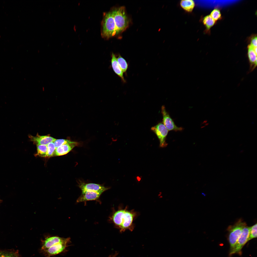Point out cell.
Returning <instances> with one entry per match:
<instances>
[{"label":"cell","mask_w":257,"mask_h":257,"mask_svg":"<svg viewBox=\"0 0 257 257\" xmlns=\"http://www.w3.org/2000/svg\"><path fill=\"white\" fill-rule=\"evenodd\" d=\"M0 257H20L18 251L14 250L0 251Z\"/></svg>","instance_id":"e0dca14e"},{"label":"cell","mask_w":257,"mask_h":257,"mask_svg":"<svg viewBox=\"0 0 257 257\" xmlns=\"http://www.w3.org/2000/svg\"><path fill=\"white\" fill-rule=\"evenodd\" d=\"M71 141L67 139H56L54 142L56 148L64 144L69 143L71 142Z\"/></svg>","instance_id":"cb8c5ba5"},{"label":"cell","mask_w":257,"mask_h":257,"mask_svg":"<svg viewBox=\"0 0 257 257\" xmlns=\"http://www.w3.org/2000/svg\"><path fill=\"white\" fill-rule=\"evenodd\" d=\"M257 37L255 36L252 39L250 44L253 47H257Z\"/></svg>","instance_id":"d4e9b609"},{"label":"cell","mask_w":257,"mask_h":257,"mask_svg":"<svg viewBox=\"0 0 257 257\" xmlns=\"http://www.w3.org/2000/svg\"><path fill=\"white\" fill-rule=\"evenodd\" d=\"M36 146L37 151L36 155L42 157H46L47 150V145H38Z\"/></svg>","instance_id":"ffe728a7"},{"label":"cell","mask_w":257,"mask_h":257,"mask_svg":"<svg viewBox=\"0 0 257 257\" xmlns=\"http://www.w3.org/2000/svg\"><path fill=\"white\" fill-rule=\"evenodd\" d=\"M47 150L46 157L54 156L56 148L54 142H50L47 145Z\"/></svg>","instance_id":"44dd1931"},{"label":"cell","mask_w":257,"mask_h":257,"mask_svg":"<svg viewBox=\"0 0 257 257\" xmlns=\"http://www.w3.org/2000/svg\"><path fill=\"white\" fill-rule=\"evenodd\" d=\"M250 227L247 226L243 229L241 233L233 248L230 251V254L240 253L246 243L248 241Z\"/></svg>","instance_id":"8992f818"},{"label":"cell","mask_w":257,"mask_h":257,"mask_svg":"<svg viewBox=\"0 0 257 257\" xmlns=\"http://www.w3.org/2000/svg\"><path fill=\"white\" fill-rule=\"evenodd\" d=\"M250 44L248 46V55L250 62L255 66L257 64V54L254 51L253 47Z\"/></svg>","instance_id":"2e32d148"},{"label":"cell","mask_w":257,"mask_h":257,"mask_svg":"<svg viewBox=\"0 0 257 257\" xmlns=\"http://www.w3.org/2000/svg\"><path fill=\"white\" fill-rule=\"evenodd\" d=\"M138 215L134 210H129L127 207L124 208L120 207L117 210L114 211L110 219L121 232L127 229L132 231L134 227L133 221Z\"/></svg>","instance_id":"6da1fadb"},{"label":"cell","mask_w":257,"mask_h":257,"mask_svg":"<svg viewBox=\"0 0 257 257\" xmlns=\"http://www.w3.org/2000/svg\"><path fill=\"white\" fill-rule=\"evenodd\" d=\"M101 194L100 193L92 191H82L81 195L78 198L76 202L79 203L97 200Z\"/></svg>","instance_id":"7c38bea8"},{"label":"cell","mask_w":257,"mask_h":257,"mask_svg":"<svg viewBox=\"0 0 257 257\" xmlns=\"http://www.w3.org/2000/svg\"><path fill=\"white\" fill-rule=\"evenodd\" d=\"M30 141L36 145H47L49 143L54 142L56 139L49 135L41 136L38 133L35 136L31 135H29Z\"/></svg>","instance_id":"8fae6325"},{"label":"cell","mask_w":257,"mask_h":257,"mask_svg":"<svg viewBox=\"0 0 257 257\" xmlns=\"http://www.w3.org/2000/svg\"><path fill=\"white\" fill-rule=\"evenodd\" d=\"M78 186L81 189L82 191H92L97 192L102 194L104 192L107 190L108 188L102 185L94 183H85L80 182L78 183Z\"/></svg>","instance_id":"9c48e42d"},{"label":"cell","mask_w":257,"mask_h":257,"mask_svg":"<svg viewBox=\"0 0 257 257\" xmlns=\"http://www.w3.org/2000/svg\"><path fill=\"white\" fill-rule=\"evenodd\" d=\"M210 15L215 21L220 18L221 14L219 10L217 9L213 10L211 12Z\"/></svg>","instance_id":"603a6c76"},{"label":"cell","mask_w":257,"mask_h":257,"mask_svg":"<svg viewBox=\"0 0 257 257\" xmlns=\"http://www.w3.org/2000/svg\"><path fill=\"white\" fill-rule=\"evenodd\" d=\"M257 237V223L250 227L248 241Z\"/></svg>","instance_id":"7402d4cb"},{"label":"cell","mask_w":257,"mask_h":257,"mask_svg":"<svg viewBox=\"0 0 257 257\" xmlns=\"http://www.w3.org/2000/svg\"><path fill=\"white\" fill-rule=\"evenodd\" d=\"M151 129L157 135L160 142V147L163 148L166 147L167 143L166 142V137L168 131L162 123H160L153 127Z\"/></svg>","instance_id":"52a82bcc"},{"label":"cell","mask_w":257,"mask_h":257,"mask_svg":"<svg viewBox=\"0 0 257 257\" xmlns=\"http://www.w3.org/2000/svg\"><path fill=\"white\" fill-rule=\"evenodd\" d=\"M215 21L210 15L205 16L203 20V23L208 30L215 23Z\"/></svg>","instance_id":"d6986e66"},{"label":"cell","mask_w":257,"mask_h":257,"mask_svg":"<svg viewBox=\"0 0 257 257\" xmlns=\"http://www.w3.org/2000/svg\"><path fill=\"white\" fill-rule=\"evenodd\" d=\"M180 4L181 7L188 12L192 11L195 6L194 2L192 0H182Z\"/></svg>","instance_id":"9a60e30c"},{"label":"cell","mask_w":257,"mask_h":257,"mask_svg":"<svg viewBox=\"0 0 257 257\" xmlns=\"http://www.w3.org/2000/svg\"><path fill=\"white\" fill-rule=\"evenodd\" d=\"M79 143L71 141L70 143L61 146L56 149L54 156H58L65 155L70 152L74 148L77 146Z\"/></svg>","instance_id":"4fadbf2b"},{"label":"cell","mask_w":257,"mask_h":257,"mask_svg":"<svg viewBox=\"0 0 257 257\" xmlns=\"http://www.w3.org/2000/svg\"><path fill=\"white\" fill-rule=\"evenodd\" d=\"M117 255L116 254L113 255H110L109 257H117Z\"/></svg>","instance_id":"484cf974"},{"label":"cell","mask_w":257,"mask_h":257,"mask_svg":"<svg viewBox=\"0 0 257 257\" xmlns=\"http://www.w3.org/2000/svg\"><path fill=\"white\" fill-rule=\"evenodd\" d=\"M113 15L117 35L124 31L128 27L129 20L124 6L115 8L111 11Z\"/></svg>","instance_id":"7a4b0ae2"},{"label":"cell","mask_w":257,"mask_h":257,"mask_svg":"<svg viewBox=\"0 0 257 257\" xmlns=\"http://www.w3.org/2000/svg\"><path fill=\"white\" fill-rule=\"evenodd\" d=\"M66 238L57 236H47L41 240V247L40 251L48 249L55 245L65 240Z\"/></svg>","instance_id":"30bf717a"},{"label":"cell","mask_w":257,"mask_h":257,"mask_svg":"<svg viewBox=\"0 0 257 257\" xmlns=\"http://www.w3.org/2000/svg\"><path fill=\"white\" fill-rule=\"evenodd\" d=\"M161 113L163 117V123L168 131H182L183 128L177 126L167 111L164 105L161 107Z\"/></svg>","instance_id":"ba28073f"},{"label":"cell","mask_w":257,"mask_h":257,"mask_svg":"<svg viewBox=\"0 0 257 257\" xmlns=\"http://www.w3.org/2000/svg\"><path fill=\"white\" fill-rule=\"evenodd\" d=\"M117 59L118 64L123 73H125L128 68V65L126 60L119 54Z\"/></svg>","instance_id":"ac0fdd59"},{"label":"cell","mask_w":257,"mask_h":257,"mask_svg":"<svg viewBox=\"0 0 257 257\" xmlns=\"http://www.w3.org/2000/svg\"><path fill=\"white\" fill-rule=\"evenodd\" d=\"M111 64L114 72L121 78L123 82L125 83L126 81L123 75V72L118 64L115 55L113 53H112V54Z\"/></svg>","instance_id":"5bb4252c"},{"label":"cell","mask_w":257,"mask_h":257,"mask_svg":"<svg viewBox=\"0 0 257 257\" xmlns=\"http://www.w3.org/2000/svg\"><path fill=\"white\" fill-rule=\"evenodd\" d=\"M116 25L112 12L111 11L104 14L102 23L101 35L107 39L116 35Z\"/></svg>","instance_id":"3957f363"},{"label":"cell","mask_w":257,"mask_h":257,"mask_svg":"<svg viewBox=\"0 0 257 257\" xmlns=\"http://www.w3.org/2000/svg\"><path fill=\"white\" fill-rule=\"evenodd\" d=\"M246 226V223L242 219H240L234 224L230 225L228 227V239L231 250L235 246L243 228Z\"/></svg>","instance_id":"277c9868"},{"label":"cell","mask_w":257,"mask_h":257,"mask_svg":"<svg viewBox=\"0 0 257 257\" xmlns=\"http://www.w3.org/2000/svg\"><path fill=\"white\" fill-rule=\"evenodd\" d=\"M70 237L46 249L41 251L46 257L56 255L65 251L70 242Z\"/></svg>","instance_id":"5b68a950"}]
</instances>
